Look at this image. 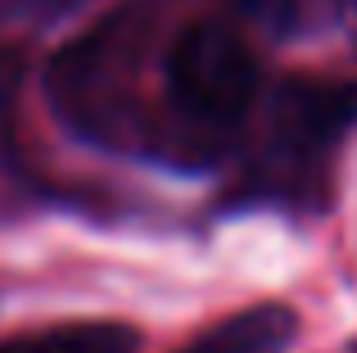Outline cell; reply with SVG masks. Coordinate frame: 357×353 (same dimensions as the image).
I'll list each match as a JSON object with an SVG mask.
<instances>
[{
  "instance_id": "cell-1",
  "label": "cell",
  "mask_w": 357,
  "mask_h": 353,
  "mask_svg": "<svg viewBox=\"0 0 357 353\" xmlns=\"http://www.w3.org/2000/svg\"><path fill=\"white\" fill-rule=\"evenodd\" d=\"M172 105L204 141L236 132L258 96V59L227 23H190L167 54Z\"/></svg>"
},
{
  "instance_id": "cell-2",
  "label": "cell",
  "mask_w": 357,
  "mask_h": 353,
  "mask_svg": "<svg viewBox=\"0 0 357 353\" xmlns=\"http://www.w3.org/2000/svg\"><path fill=\"white\" fill-rule=\"evenodd\" d=\"M357 127V82H289L271 105V136L289 159H312Z\"/></svg>"
},
{
  "instance_id": "cell-3",
  "label": "cell",
  "mask_w": 357,
  "mask_h": 353,
  "mask_svg": "<svg viewBox=\"0 0 357 353\" xmlns=\"http://www.w3.org/2000/svg\"><path fill=\"white\" fill-rule=\"evenodd\" d=\"M298 331V317L285 303H258L204 331L185 353H285Z\"/></svg>"
},
{
  "instance_id": "cell-4",
  "label": "cell",
  "mask_w": 357,
  "mask_h": 353,
  "mask_svg": "<svg viewBox=\"0 0 357 353\" xmlns=\"http://www.w3.org/2000/svg\"><path fill=\"white\" fill-rule=\"evenodd\" d=\"M136 345L140 336L122 322H68V326L0 340V353H136Z\"/></svg>"
},
{
  "instance_id": "cell-5",
  "label": "cell",
  "mask_w": 357,
  "mask_h": 353,
  "mask_svg": "<svg viewBox=\"0 0 357 353\" xmlns=\"http://www.w3.org/2000/svg\"><path fill=\"white\" fill-rule=\"evenodd\" d=\"M14 82H18V63H14V54H5V50H0V132H5L9 100H14Z\"/></svg>"
}]
</instances>
